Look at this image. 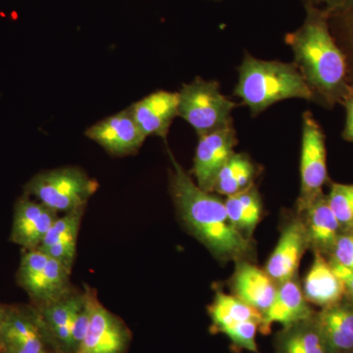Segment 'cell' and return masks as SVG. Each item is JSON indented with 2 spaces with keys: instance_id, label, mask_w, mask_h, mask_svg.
Wrapping results in <instances>:
<instances>
[{
  "instance_id": "cell-26",
  "label": "cell",
  "mask_w": 353,
  "mask_h": 353,
  "mask_svg": "<svg viewBox=\"0 0 353 353\" xmlns=\"http://www.w3.org/2000/svg\"><path fill=\"white\" fill-rule=\"evenodd\" d=\"M85 208L76 209L64 213L62 217H58L46 234L41 248L54 245L58 241H78L79 231L82 223Z\"/></svg>"
},
{
  "instance_id": "cell-12",
  "label": "cell",
  "mask_w": 353,
  "mask_h": 353,
  "mask_svg": "<svg viewBox=\"0 0 353 353\" xmlns=\"http://www.w3.org/2000/svg\"><path fill=\"white\" fill-rule=\"evenodd\" d=\"M58 217L57 211L24 194L14 208L11 241L25 250H38Z\"/></svg>"
},
{
  "instance_id": "cell-10",
  "label": "cell",
  "mask_w": 353,
  "mask_h": 353,
  "mask_svg": "<svg viewBox=\"0 0 353 353\" xmlns=\"http://www.w3.org/2000/svg\"><path fill=\"white\" fill-rule=\"evenodd\" d=\"M131 340L126 324L95 296L87 333L76 353H126Z\"/></svg>"
},
{
  "instance_id": "cell-20",
  "label": "cell",
  "mask_w": 353,
  "mask_h": 353,
  "mask_svg": "<svg viewBox=\"0 0 353 353\" xmlns=\"http://www.w3.org/2000/svg\"><path fill=\"white\" fill-rule=\"evenodd\" d=\"M275 348L277 353H330L316 313L278 332Z\"/></svg>"
},
{
  "instance_id": "cell-5",
  "label": "cell",
  "mask_w": 353,
  "mask_h": 353,
  "mask_svg": "<svg viewBox=\"0 0 353 353\" xmlns=\"http://www.w3.org/2000/svg\"><path fill=\"white\" fill-rule=\"evenodd\" d=\"M179 94V117L194 128L197 136L214 132L234 122L232 112L240 104L221 92L217 81L196 77L183 83Z\"/></svg>"
},
{
  "instance_id": "cell-28",
  "label": "cell",
  "mask_w": 353,
  "mask_h": 353,
  "mask_svg": "<svg viewBox=\"0 0 353 353\" xmlns=\"http://www.w3.org/2000/svg\"><path fill=\"white\" fill-rule=\"evenodd\" d=\"M328 259L353 272V233L340 234Z\"/></svg>"
},
{
  "instance_id": "cell-8",
  "label": "cell",
  "mask_w": 353,
  "mask_h": 353,
  "mask_svg": "<svg viewBox=\"0 0 353 353\" xmlns=\"http://www.w3.org/2000/svg\"><path fill=\"white\" fill-rule=\"evenodd\" d=\"M238 143L234 122L214 132L199 136L192 175L199 188L212 192L218 173L236 152L234 148Z\"/></svg>"
},
{
  "instance_id": "cell-24",
  "label": "cell",
  "mask_w": 353,
  "mask_h": 353,
  "mask_svg": "<svg viewBox=\"0 0 353 353\" xmlns=\"http://www.w3.org/2000/svg\"><path fill=\"white\" fill-rule=\"evenodd\" d=\"M327 199L340 223L341 231L353 233V183L330 181Z\"/></svg>"
},
{
  "instance_id": "cell-32",
  "label": "cell",
  "mask_w": 353,
  "mask_h": 353,
  "mask_svg": "<svg viewBox=\"0 0 353 353\" xmlns=\"http://www.w3.org/2000/svg\"><path fill=\"white\" fill-rule=\"evenodd\" d=\"M330 263L333 267L334 273L338 275L345 288V294L347 299L353 303V272L348 270L341 265L334 263L329 259Z\"/></svg>"
},
{
  "instance_id": "cell-29",
  "label": "cell",
  "mask_w": 353,
  "mask_h": 353,
  "mask_svg": "<svg viewBox=\"0 0 353 353\" xmlns=\"http://www.w3.org/2000/svg\"><path fill=\"white\" fill-rule=\"evenodd\" d=\"M77 243H78V241H58L54 245L38 248V250L46 253L51 259L57 260L60 263L65 265L67 268L72 270V267H73L76 259Z\"/></svg>"
},
{
  "instance_id": "cell-9",
  "label": "cell",
  "mask_w": 353,
  "mask_h": 353,
  "mask_svg": "<svg viewBox=\"0 0 353 353\" xmlns=\"http://www.w3.org/2000/svg\"><path fill=\"white\" fill-rule=\"evenodd\" d=\"M85 136L117 157L136 154L146 139L130 108L95 123L85 131Z\"/></svg>"
},
{
  "instance_id": "cell-4",
  "label": "cell",
  "mask_w": 353,
  "mask_h": 353,
  "mask_svg": "<svg viewBox=\"0 0 353 353\" xmlns=\"http://www.w3.org/2000/svg\"><path fill=\"white\" fill-rule=\"evenodd\" d=\"M99 183L76 166L41 172L26 183L25 194L57 213L85 208Z\"/></svg>"
},
{
  "instance_id": "cell-34",
  "label": "cell",
  "mask_w": 353,
  "mask_h": 353,
  "mask_svg": "<svg viewBox=\"0 0 353 353\" xmlns=\"http://www.w3.org/2000/svg\"><path fill=\"white\" fill-rule=\"evenodd\" d=\"M43 353H54V352H48H48H44Z\"/></svg>"
},
{
  "instance_id": "cell-23",
  "label": "cell",
  "mask_w": 353,
  "mask_h": 353,
  "mask_svg": "<svg viewBox=\"0 0 353 353\" xmlns=\"http://www.w3.org/2000/svg\"><path fill=\"white\" fill-rule=\"evenodd\" d=\"M70 275L71 269L50 257L38 282L28 294L39 308L54 303L71 292Z\"/></svg>"
},
{
  "instance_id": "cell-15",
  "label": "cell",
  "mask_w": 353,
  "mask_h": 353,
  "mask_svg": "<svg viewBox=\"0 0 353 353\" xmlns=\"http://www.w3.org/2000/svg\"><path fill=\"white\" fill-rule=\"evenodd\" d=\"M296 213L303 220L309 250L329 257L343 231L330 208L327 194H322Z\"/></svg>"
},
{
  "instance_id": "cell-27",
  "label": "cell",
  "mask_w": 353,
  "mask_h": 353,
  "mask_svg": "<svg viewBox=\"0 0 353 353\" xmlns=\"http://www.w3.org/2000/svg\"><path fill=\"white\" fill-rule=\"evenodd\" d=\"M260 322L246 321L236 326L228 328L223 332L231 341L234 350H246L250 352H259L256 336L260 330Z\"/></svg>"
},
{
  "instance_id": "cell-18",
  "label": "cell",
  "mask_w": 353,
  "mask_h": 353,
  "mask_svg": "<svg viewBox=\"0 0 353 353\" xmlns=\"http://www.w3.org/2000/svg\"><path fill=\"white\" fill-rule=\"evenodd\" d=\"M85 299L83 294H70L48 305L39 307V313L50 339V345L57 353H71L72 327Z\"/></svg>"
},
{
  "instance_id": "cell-19",
  "label": "cell",
  "mask_w": 353,
  "mask_h": 353,
  "mask_svg": "<svg viewBox=\"0 0 353 353\" xmlns=\"http://www.w3.org/2000/svg\"><path fill=\"white\" fill-rule=\"evenodd\" d=\"M330 353H353V303L345 296L340 303L316 312Z\"/></svg>"
},
{
  "instance_id": "cell-2",
  "label": "cell",
  "mask_w": 353,
  "mask_h": 353,
  "mask_svg": "<svg viewBox=\"0 0 353 353\" xmlns=\"http://www.w3.org/2000/svg\"><path fill=\"white\" fill-rule=\"evenodd\" d=\"M305 7V18L285 41L294 52L296 65L316 97V103L329 109L343 103L350 83L345 53L332 34L326 11Z\"/></svg>"
},
{
  "instance_id": "cell-3",
  "label": "cell",
  "mask_w": 353,
  "mask_h": 353,
  "mask_svg": "<svg viewBox=\"0 0 353 353\" xmlns=\"http://www.w3.org/2000/svg\"><path fill=\"white\" fill-rule=\"evenodd\" d=\"M234 97L256 117L278 102L290 99L316 103V97L294 62L263 60L245 52L238 67Z\"/></svg>"
},
{
  "instance_id": "cell-1",
  "label": "cell",
  "mask_w": 353,
  "mask_h": 353,
  "mask_svg": "<svg viewBox=\"0 0 353 353\" xmlns=\"http://www.w3.org/2000/svg\"><path fill=\"white\" fill-rule=\"evenodd\" d=\"M169 155L171 196L188 232L221 262L252 259L255 252L252 239L241 234L232 224L224 199L199 188L170 150Z\"/></svg>"
},
{
  "instance_id": "cell-7",
  "label": "cell",
  "mask_w": 353,
  "mask_h": 353,
  "mask_svg": "<svg viewBox=\"0 0 353 353\" xmlns=\"http://www.w3.org/2000/svg\"><path fill=\"white\" fill-rule=\"evenodd\" d=\"M48 343L38 310L7 306L0 328V353H43Z\"/></svg>"
},
{
  "instance_id": "cell-13",
  "label": "cell",
  "mask_w": 353,
  "mask_h": 353,
  "mask_svg": "<svg viewBox=\"0 0 353 353\" xmlns=\"http://www.w3.org/2000/svg\"><path fill=\"white\" fill-rule=\"evenodd\" d=\"M137 124L148 137L168 136L173 121L179 117L178 92L157 90L130 106Z\"/></svg>"
},
{
  "instance_id": "cell-22",
  "label": "cell",
  "mask_w": 353,
  "mask_h": 353,
  "mask_svg": "<svg viewBox=\"0 0 353 353\" xmlns=\"http://www.w3.org/2000/svg\"><path fill=\"white\" fill-rule=\"evenodd\" d=\"M211 332L222 334L225 330L246 321L262 323V315L233 294L217 292L208 306ZM261 326V325H260Z\"/></svg>"
},
{
  "instance_id": "cell-21",
  "label": "cell",
  "mask_w": 353,
  "mask_h": 353,
  "mask_svg": "<svg viewBox=\"0 0 353 353\" xmlns=\"http://www.w3.org/2000/svg\"><path fill=\"white\" fill-rule=\"evenodd\" d=\"M261 173L259 164L245 152H234L216 178L212 192L220 196L240 194L255 185Z\"/></svg>"
},
{
  "instance_id": "cell-33",
  "label": "cell",
  "mask_w": 353,
  "mask_h": 353,
  "mask_svg": "<svg viewBox=\"0 0 353 353\" xmlns=\"http://www.w3.org/2000/svg\"><path fill=\"white\" fill-rule=\"evenodd\" d=\"M6 305H2V304H0V328H1V324L2 321H3L4 315H6Z\"/></svg>"
},
{
  "instance_id": "cell-30",
  "label": "cell",
  "mask_w": 353,
  "mask_h": 353,
  "mask_svg": "<svg viewBox=\"0 0 353 353\" xmlns=\"http://www.w3.org/2000/svg\"><path fill=\"white\" fill-rule=\"evenodd\" d=\"M304 6L326 11L330 16L339 15L353 8V0H303Z\"/></svg>"
},
{
  "instance_id": "cell-14",
  "label": "cell",
  "mask_w": 353,
  "mask_h": 353,
  "mask_svg": "<svg viewBox=\"0 0 353 353\" xmlns=\"http://www.w3.org/2000/svg\"><path fill=\"white\" fill-rule=\"evenodd\" d=\"M236 263L231 279L232 294L263 316L275 299L278 284L265 269L259 268L250 260Z\"/></svg>"
},
{
  "instance_id": "cell-6",
  "label": "cell",
  "mask_w": 353,
  "mask_h": 353,
  "mask_svg": "<svg viewBox=\"0 0 353 353\" xmlns=\"http://www.w3.org/2000/svg\"><path fill=\"white\" fill-rule=\"evenodd\" d=\"M301 190L296 210H301L324 194L323 189L330 183L327 168L326 136L314 115L305 111L303 115L301 152Z\"/></svg>"
},
{
  "instance_id": "cell-25",
  "label": "cell",
  "mask_w": 353,
  "mask_h": 353,
  "mask_svg": "<svg viewBox=\"0 0 353 353\" xmlns=\"http://www.w3.org/2000/svg\"><path fill=\"white\" fill-rule=\"evenodd\" d=\"M330 27L336 43L345 53L348 66V81L353 85V8L332 16Z\"/></svg>"
},
{
  "instance_id": "cell-17",
  "label": "cell",
  "mask_w": 353,
  "mask_h": 353,
  "mask_svg": "<svg viewBox=\"0 0 353 353\" xmlns=\"http://www.w3.org/2000/svg\"><path fill=\"white\" fill-rule=\"evenodd\" d=\"M301 288L308 303L321 309L340 303L345 296L343 283L334 273L328 257L320 253H314V260Z\"/></svg>"
},
{
  "instance_id": "cell-11",
  "label": "cell",
  "mask_w": 353,
  "mask_h": 353,
  "mask_svg": "<svg viewBox=\"0 0 353 353\" xmlns=\"http://www.w3.org/2000/svg\"><path fill=\"white\" fill-rule=\"evenodd\" d=\"M308 250L303 220L296 213L281 230L277 245L267 260L265 271L278 285L296 278L303 254Z\"/></svg>"
},
{
  "instance_id": "cell-16",
  "label": "cell",
  "mask_w": 353,
  "mask_h": 353,
  "mask_svg": "<svg viewBox=\"0 0 353 353\" xmlns=\"http://www.w3.org/2000/svg\"><path fill=\"white\" fill-rule=\"evenodd\" d=\"M315 311L304 296L301 283L296 277L278 285L277 294L270 307L262 316L259 332L270 333L272 325L290 326L315 315Z\"/></svg>"
},
{
  "instance_id": "cell-31",
  "label": "cell",
  "mask_w": 353,
  "mask_h": 353,
  "mask_svg": "<svg viewBox=\"0 0 353 353\" xmlns=\"http://www.w3.org/2000/svg\"><path fill=\"white\" fill-rule=\"evenodd\" d=\"M341 105L345 110V123L341 137L345 141L353 143V85L348 88Z\"/></svg>"
},
{
  "instance_id": "cell-35",
  "label": "cell",
  "mask_w": 353,
  "mask_h": 353,
  "mask_svg": "<svg viewBox=\"0 0 353 353\" xmlns=\"http://www.w3.org/2000/svg\"><path fill=\"white\" fill-rule=\"evenodd\" d=\"M213 1H220V0H213Z\"/></svg>"
}]
</instances>
